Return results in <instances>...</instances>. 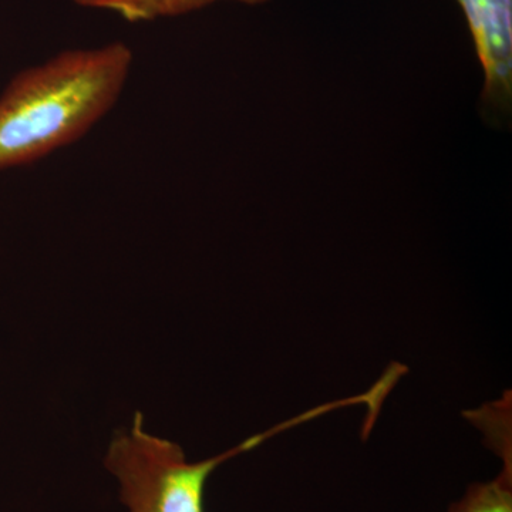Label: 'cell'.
<instances>
[{
	"mask_svg": "<svg viewBox=\"0 0 512 512\" xmlns=\"http://www.w3.org/2000/svg\"><path fill=\"white\" fill-rule=\"evenodd\" d=\"M73 2L82 8L114 13L130 23H143L177 18L220 0H73ZM234 2L256 5L265 0H234Z\"/></svg>",
	"mask_w": 512,
	"mask_h": 512,
	"instance_id": "4",
	"label": "cell"
},
{
	"mask_svg": "<svg viewBox=\"0 0 512 512\" xmlns=\"http://www.w3.org/2000/svg\"><path fill=\"white\" fill-rule=\"evenodd\" d=\"M133 63L130 46L113 42L20 70L0 94V170L82 140L119 103Z\"/></svg>",
	"mask_w": 512,
	"mask_h": 512,
	"instance_id": "1",
	"label": "cell"
},
{
	"mask_svg": "<svg viewBox=\"0 0 512 512\" xmlns=\"http://www.w3.org/2000/svg\"><path fill=\"white\" fill-rule=\"evenodd\" d=\"M483 64L488 87L510 92L512 76V0H457Z\"/></svg>",
	"mask_w": 512,
	"mask_h": 512,
	"instance_id": "3",
	"label": "cell"
},
{
	"mask_svg": "<svg viewBox=\"0 0 512 512\" xmlns=\"http://www.w3.org/2000/svg\"><path fill=\"white\" fill-rule=\"evenodd\" d=\"M326 412L329 406L323 404L198 463H190L177 443L147 433L143 413L137 412L131 429L111 441L104 464L119 480L120 500L128 512H204L205 484L222 463Z\"/></svg>",
	"mask_w": 512,
	"mask_h": 512,
	"instance_id": "2",
	"label": "cell"
},
{
	"mask_svg": "<svg viewBox=\"0 0 512 512\" xmlns=\"http://www.w3.org/2000/svg\"><path fill=\"white\" fill-rule=\"evenodd\" d=\"M448 512H512V464H504L494 480L470 485Z\"/></svg>",
	"mask_w": 512,
	"mask_h": 512,
	"instance_id": "5",
	"label": "cell"
}]
</instances>
